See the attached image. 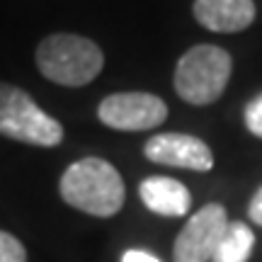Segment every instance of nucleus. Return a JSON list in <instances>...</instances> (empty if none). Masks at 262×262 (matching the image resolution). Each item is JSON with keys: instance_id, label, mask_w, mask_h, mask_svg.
I'll use <instances>...</instances> for the list:
<instances>
[{"instance_id": "1", "label": "nucleus", "mask_w": 262, "mask_h": 262, "mask_svg": "<svg viewBox=\"0 0 262 262\" xmlns=\"http://www.w3.org/2000/svg\"><path fill=\"white\" fill-rule=\"evenodd\" d=\"M58 192L68 206L90 216H114L124 206V182L112 163L83 158L68 165L61 175Z\"/></svg>"}, {"instance_id": "2", "label": "nucleus", "mask_w": 262, "mask_h": 262, "mask_svg": "<svg viewBox=\"0 0 262 262\" xmlns=\"http://www.w3.org/2000/svg\"><path fill=\"white\" fill-rule=\"evenodd\" d=\"M102 66V49L78 34H51L37 47V68L56 85L80 88L93 83Z\"/></svg>"}, {"instance_id": "3", "label": "nucleus", "mask_w": 262, "mask_h": 262, "mask_svg": "<svg viewBox=\"0 0 262 262\" xmlns=\"http://www.w3.org/2000/svg\"><path fill=\"white\" fill-rule=\"evenodd\" d=\"M233 61L228 51L214 44H199L185 51L175 68V90L189 104L204 107L224 95Z\"/></svg>"}, {"instance_id": "4", "label": "nucleus", "mask_w": 262, "mask_h": 262, "mask_svg": "<svg viewBox=\"0 0 262 262\" xmlns=\"http://www.w3.org/2000/svg\"><path fill=\"white\" fill-rule=\"evenodd\" d=\"M0 136L51 148L63 141V126L44 112L22 88L0 83Z\"/></svg>"}, {"instance_id": "5", "label": "nucleus", "mask_w": 262, "mask_h": 262, "mask_svg": "<svg viewBox=\"0 0 262 262\" xmlns=\"http://www.w3.org/2000/svg\"><path fill=\"white\" fill-rule=\"evenodd\" d=\"M97 117L114 131L156 129L168 119V104L150 93H117L100 102Z\"/></svg>"}, {"instance_id": "6", "label": "nucleus", "mask_w": 262, "mask_h": 262, "mask_svg": "<svg viewBox=\"0 0 262 262\" xmlns=\"http://www.w3.org/2000/svg\"><path fill=\"white\" fill-rule=\"evenodd\" d=\"M228 216L221 204H206L189 219L172 245V262H209L221 243Z\"/></svg>"}, {"instance_id": "7", "label": "nucleus", "mask_w": 262, "mask_h": 262, "mask_svg": "<svg viewBox=\"0 0 262 262\" xmlns=\"http://www.w3.org/2000/svg\"><path fill=\"white\" fill-rule=\"evenodd\" d=\"M143 153L148 160L160 165L196 170V172H209L214 168L211 148L202 139L189 134H156L146 141Z\"/></svg>"}, {"instance_id": "8", "label": "nucleus", "mask_w": 262, "mask_h": 262, "mask_svg": "<svg viewBox=\"0 0 262 262\" xmlns=\"http://www.w3.org/2000/svg\"><path fill=\"white\" fill-rule=\"evenodd\" d=\"M194 19L209 32L233 34L253 25L255 3L253 0H194Z\"/></svg>"}, {"instance_id": "9", "label": "nucleus", "mask_w": 262, "mask_h": 262, "mask_svg": "<svg viewBox=\"0 0 262 262\" xmlns=\"http://www.w3.org/2000/svg\"><path fill=\"white\" fill-rule=\"evenodd\" d=\"M139 194H141V202L148 206L153 214L170 216V219L185 216L189 211V204H192L189 189L182 182L165 178V175L146 178L141 182Z\"/></svg>"}, {"instance_id": "10", "label": "nucleus", "mask_w": 262, "mask_h": 262, "mask_svg": "<svg viewBox=\"0 0 262 262\" xmlns=\"http://www.w3.org/2000/svg\"><path fill=\"white\" fill-rule=\"evenodd\" d=\"M255 245V233L243 221H233L226 226L221 243L216 245L211 262H248Z\"/></svg>"}, {"instance_id": "11", "label": "nucleus", "mask_w": 262, "mask_h": 262, "mask_svg": "<svg viewBox=\"0 0 262 262\" xmlns=\"http://www.w3.org/2000/svg\"><path fill=\"white\" fill-rule=\"evenodd\" d=\"M0 262H27V250L8 231H0Z\"/></svg>"}, {"instance_id": "12", "label": "nucleus", "mask_w": 262, "mask_h": 262, "mask_svg": "<svg viewBox=\"0 0 262 262\" xmlns=\"http://www.w3.org/2000/svg\"><path fill=\"white\" fill-rule=\"evenodd\" d=\"M245 126H248V131L253 134V136H257V139H262V95H257V97H253L250 102L245 104Z\"/></svg>"}, {"instance_id": "13", "label": "nucleus", "mask_w": 262, "mask_h": 262, "mask_svg": "<svg viewBox=\"0 0 262 262\" xmlns=\"http://www.w3.org/2000/svg\"><path fill=\"white\" fill-rule=\"evenodd\" d=\"M248 216H250V221L257 226H262V187L257 189L250 199V204H248Z\"/></svg>"}, {"instance_id": "14", "label": "nucleus", "mask_w": 262, "mask_h": 262, "mask_svg": "<svg viewBox=\"0 0 262 262\" xmlns=\"http://www.w3.org/2000/svg\"><path fill=\"white\" fill-rule=\"evenodd\" d=\"M122 262H160L156 255L146 253V250H126Z\"/></svg>"}]
</instances>
